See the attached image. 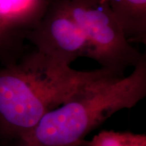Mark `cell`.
Instances as JSON below:
<instances>
[{"label": "cell", "instance_id": "1", "mask_svg": "<svg viewBox=\"0 0 146 146\" xmlns=\"http://www.w3.org/2000/svg\"><path fill=\"white\" fill-rule=\"evenodd\" d=\"M109 75L102 68L75 70L35 49L15 64L1 66L0 145L15 146L47 113Z\"/></svg>", "mask_w": 146, "mask_h": 146}, {"label": "cell", "instance_id": "2", "mask_svg": "<svg viewBox=\"0 0 146 146\" xmlns=\"http://www.w3.org/2000/svg\"><path fill=\"white\" fill-rule=\"evenodd\" d=\"M146 96V54L129 76H106L47 113L15 146H80L91 131Z\"/></svg>", "mask_w": 146, "mask_h": 146}, {"label": "cell", "instance_id": "3", "mask_svg": "<svg viewBox=\"0 0 146 146\" xmlns=\"http://www.w3.org/2000/svg\"><path fill=\"white\" fill-rule=\"evenodd\" d=\"M68 11L83 32L91 49V59L116 77L124 76L143 54L126 38L106 0H65Z\"/></svg>", "mask_w": 146, "mask_h": 146}, {"label": "cell", "instance_id": "4", "mask_svg": "<svg viewBox=\"0 0 146 146\" xmlns=\"http://www.w3.org/2000/svg\"><path fill=\"white\" fill-rule=\"evenodd\" d=\"M26 42L36 51L63 65L79 58L91 57V49L71 16L65 0H50L44 15L27 33Z\"/></svg>", "mask_w": 146, "mask_h": 146}, {"label": "cell", "instance_id": "5", "mask_svg": "<svg viewBox=\"0 0 146 146\" xmlns=\"http://www.w3.org/2000/svg\"><path fill=\"white\" fill-rule=\"evenodd\" d=\"M50 0H0V64L18 62L28 48L27 33L40 21Z\"/></svg>", "mask_w": 146, "mask_h": 146}, {"label": "cell", "instance_id": "6", "mask_svg": "<svg viewBox=\"0 0 146 146\" xmlns=\"http://www.w3.org/2000/svg\"><path fill=\"white\" fill-rule=\"evenodd\" d=\"M130 43L146 45V0H106Z\"/></svg>", "mask_w": 146, "mask_h": 146}, {"label": "cell", "instance_id": "7", "mask_svg": "<svg viewBox=\"0 0 146 146\" xmlns=\"http://www.w3.org/2000/svg\"><path fill=\"white\" fill-rule=\"evenodd\" d=\"M80 146H146L145 134L130 131H102Z\"/></svg>", "mask_w": 146, "mask_h": 146}]
</instances>
